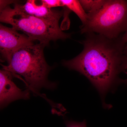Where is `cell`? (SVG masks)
Wrapping results in <instances>:
<instances>
[{"label":"cell","mask_w":127,"mask_h":127,"mask_svg":"<svg viewBox=\"0 0 127 127\" xmlns=\"http://www.w3.org/2000/svg\"><path fill=\"white\" fill-rule=\"evenodd\" d=\"M13 74L3 70L0 71V103L1 108L15 100L30 98L29 89L23 91L16 86L12 80Z\"/></svg>","instance_id":"obj_6"},{"label":"cell","mask_w":127,"mask_h":127,"mask_svg":"<svg viewBox=\"0 0 127 127\" xmlns=\"http://www.w3.org/2000/svg\"><path fill=\"white\" fill-rule=\"evenodd\" d=\"M63 7H66L76 14L81 21L82 25L86 22L87 14L83 9L79 0H61Z\"/></svg>","instance_id":"obj_8"},{"label":"cell","mask_w":127,"mask_h":127,"mask_svg":"<svg viewBox=\"0 0 127 127\" xmlns=\"http://www.w3.org/2000/svg\"></svg>","instance_id":"obj_14"},{"label":"cell","mask_w":127,"mask_h":127,"mask_svg":"<svg viewBox=\"0 0 127 127\" xmlns=\"http://www.w3.org/2000/svg\"><path fill=\"white\" fill-rule=\"evenodd\" d=\"M122 39L124 42L127 43V29L125 33L122 35Z\"/></svg>","instance_id":"obj_12"},{"label":"cell","mask_w":127,"mask_h":127,"mask_svg":"<svg viewBox=\"0 0 127 127\" xmlns=\"http://www.w3.org/2000/svg\"><path fill=\"white\" fill-rule=\"evenodd\" d=\"M106 0H80L79 2L87 14L94 13L104 5Z\"/></svg>","instance_id":"obj_9"},{"label":"cell","mask_w":127,"mask_h":127,"mask_svg":"<svg viewBox=\"0 0 127 127\" xmlns=\"http://www.w3.org/2000/svg\"><path fill=\"white\" fill-rule=\"evenodd\" d=\"M65 124L66 127H87L86 120L81 122L74 121H66Z\"/></svg>","instance_id":"obj_11"},{"label":"cell","mask_w":127,"mask_h":127,"mask_svg":"<svg viewBox=\"0 0 127 127\" xmlns=\"http://www.w3.org/2000/svg\"><path fill=\"white\" fill-rule=\"evenodd\" d=\"M42 4L49 9L53 7L63 6L61 0H42L41 1Z\"/></svg>","instance_id":"obj_10"},{"label":"cell","mask_w":127,"mask_h":127,"mask_svg":"<svg viewBox=\"0 0 127 127\" xmlns=\"http://www.w3.org/2000/svg\"><path fill=\"white\" fill-rule=\"evenodd\" d=\"M34 41L12 28L0 25V51L2 58L8 63L14 53L21 48L34 45Z\"/></svg>","instance_id":"obj_5"},{"label":"cell","mask_w":127,"mask_h":127,"mask_svg":"<svg viewBox=\"0 0 127 127\" xmlns=\"http://www.w3.org/2000/svg\"><path fill=\"white\" fill-rule=\"evenodd\" d=\"M0 21L10 24L14 30L23 32L45 46L48 45L50 41L64 40L70 37L69 34L62 31L59 26L9 6L0 10Z\"/></svg>","instance_id":"obj_4"},{"label":"cell","mask_w":127,"mask_h":127,"mask_svg":"<svg viewBox=\"0 0 127 127\" xmlns=\"http://www.w3.org/2000/svg\"><path fill=\"white\" fill-rule=\"evenodd\" d=\"M14 8L58 26L63 14L62 11L48 9L42 3L37 4L34 0H27L23 4L15 3Z\"/></svg>","instance_id":"obj_7"},{"label":"cell","mask_w":127,"mask_h":127,"mask_svg":"<svg viewBox=\"0 0 127 127\" xmlns=\"http://www.w3.org/2000/svg\"><path fill=\"white\" fill-rule=\"evenodd\" d=\"M44 47L39 43L21 48L13 54L7 66H3V70L22 76L28 89L36 94L41 89L56 87L47 79L50 67L44 57Z\"/></svg>","instance_id":"obj_2"},{"label":"cell","mask_w":127,"mask_h":127,"mask_svg":"<svg viewBox=\"0 0 127 127\" xmlns=\"http://www.w3.org/2000/svg\"><path fill=\"white\" fill-rule=\"evenodd\" d=\"M124 83H127V79H125V80H124Z\"/></svg>","instance_id":"obj_13"},{"label":"cell","mask_w":127,"mask_h":127,"mask_svg":"<svg viewBox=\"0 0 127 127\" xmlns=\"http://www.w3.org/2000/svg\"><path fill=\"white\" fill-rule=\"evenodd\" d=\"M86 34L82 51L63 64L86 76L103 96L116 84L123 82L120 75L127 74V43L122 35L110 38L96 33Z\"/></svg>","instance_id":"obj_1"},{"label":"cell","mask_w":127,"mask_h":127,"mask_svg":"<svg viewBox=\"0 0 127 127\" xmlns=\"http://www.w3.org/2000/svg\"><path fill=\"white\" fill-rule=\"evenodd\" d=\"M82 33H96L110 38L122 35L127 29V0H106L99 10L87 14Z\"/></svg>","instance_id":"obj_3"}]
</instances>
